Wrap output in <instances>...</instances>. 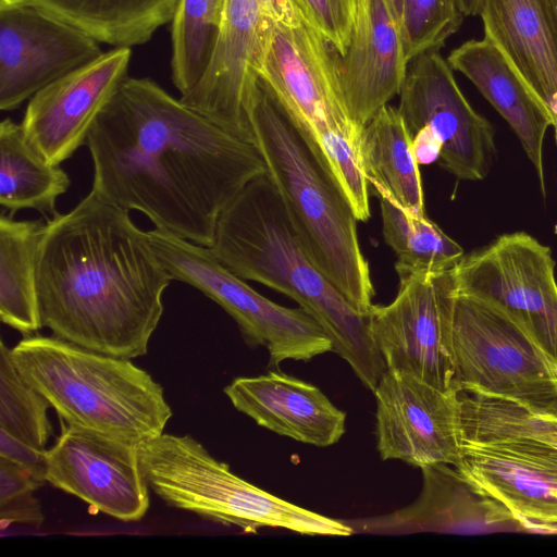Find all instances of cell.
I'll use <instances>...</instances> for the list:
<instances>
[{
  "label": "cell",
  "instance_id": "1",
  "mask_svg": "<svg viewBox=\"0 0 557 557\" xmlns=\"http://www.w3.org/2000/svg\"><path fill=\"white\" fill-rule=\"evenodd\" d=\"M91 190L210 247L225 207L267 168L257 148L149 78L126 77L87 135Z\"/></svg>",
  "mask_w": 557,
  "mask_h": 557
},
{
  "label": "cell",
  "instance_id": "2",
  "mask_svg": "<svg viewBox=\"0 0 557 557\" xmlns=\"http://www.w3.org/2000/svg\"><path fill=\"white\" fill-rule=\"evenodd\" d=\"M172 277L129 211L92 190L46 223L37 258L41 324L103 355L145 356Z\"/></svg>",
  "mask_w": 557,
  "mask_h": 557
},
{
  "label": "cell",
  "instance_id": "3",
  "mask_svg": "<svg viewBox=\"0 0 557 557\" xmlns=\"http://www.w3.org/2000/svg\"><path fill=\"white\" fill-rule=\"evenodd\" d=\"M209 248L239 277L293 298L322 327L332 351L374 392L386 366L371 336L368 314L313 263L268 173L249 182L221 212Z\"/></svg>",
  "mask_w": 557,
  "mask_h": 557
},
{
  "label": "cell",
  "instance_id": "4",
  "mask_svg": "<svg viewBox=\"0 0 557 557\" xmlns=\"http://www.w3.org/2000/svg\"><path fill=\"white\" fill-rule=\"evenodd\" d=\"M248 117L287 215L313 263L362 313L374 288L357 235V218L342 188L258 78Z\"/></svg>",
  "mask_w": 557,
  "mask_h": 557
},
{
  "label": "cell",
  "instance_id": "5",
  "mask_svg": "<svg viewBox=\"0 0 557 557\" xmlns=\"http://www.w3.org/2000/svg\"><path fill=\"white\" fill-rule=\"evenodd\" d=\"M459 475L523 524L557 523V411L459 392Z\"/></svg>",
  "mask_w": 557,
  "mask_h": 557
},
{
  "label": "cell",
  "instance_id": "6",
  "mask_svg": "<svg viewBox=\"0 0 557 557\" xmlns=\"http://www.w3.org/2000/svg\"><path fill=\"white\" fill-rule=\"evenodd\" d=\"M338 60L339 54L305 21L270 23L257 74L331 172L357 220L366 222L371 212L361 160L363 127L348 114Z\"/></svg>",
  "mask_w": 557,
  "mask_h": 557
},
{
  "label": "cell",
  "instance_id": "7",
  "mask_svg": "<svg viewBox=\"0 0 557 557\" xmlns=\"http://www.w3.org/2000/svg\"><path fill=\"white\" fill-rule=\"evenodd\" d=\"M11 358L67 424L140 444L161 435L172 417L162 386L131 359L34 335Z\"/></svg>",
  "mask_w": 557,
  "mask_h": 557
},
{
  "label": "cell",
  "instance_id": "8",
  "mask_svg": "<svg viewBox=\"0 0 557 557\" xmlns=\"http://www.w3.org/2000/svg\"><path fill=\"white\" fill-rule=\"evenodd\" d=\"M149 487L168 505L245 532L282 528L346 536L345 523L274 496L234 474L190 435L162 433L138 445Z\"/></svg>",
  "mask_w": 557,
  "mask_h": 557
},
{
  "label": "cell",
  "instance_id": "9",
  "mask_svg": "<svg viewBox=\"0 0 557 557\" xmlns=\"http://www.w3.org/2000/svg\"><path fill=\"white\" fill-rule=\"evenodd\" d=\"M450 338L457 391L557 411V360L505 308L454 286Z\"/></svg>",
  "mask_w": 557,
  "mask_h": 557
},
{
  "label": "cell",
  "instance_id": "10",
  "mask_svg": "<svg viewBox=\"0 0 557 557\" xmlns=\"http://www.w3.org/2000/svg\"><path fill=\"white\" fill-rule=\"evenodd\" d=\"M152 248L172 280L188 284L218 304L237 323L250 346L269 350L270 366L308 361L332 351L319 323L302 308L290 309L263 297L223 265L209 247L154 227Z\"/></svg>",
  "mask_w": 557,
  "mask_h": 557
},
{
  "label": "cell",
  "instance_id": "11",
  "mask_svg": "<svg viewBox=\"0 0 557 557\" xmlns=\"http://www.w3.org/2000/svg\"><path fill=\"white\" fill-rule=\"evenodd\" d=\"M396 298L373 305L369 329L386 370L417 377L438 389H456L450 323L451 269L399 281Z\"/></svg>",
  "mask_w": 557,
  "mask_h": 557
},
{
  "label": "cell",
  "instance_id": "12",
  "mask_svg": "<svg viewBox=\"0 0 557 557\" xmlns=\"http://www.w3.org/2000/svg\"><path fill=\"white\" fill-rule=\"evenodd\" d=\"M556 262L524 232L503 234L451 269L455 290L490 299L518 318L557 360Z\"/></svg>",
  "mask_w": 557,
  "mask_h": 557
},
{
  "label": "cell",
  "instance_id": "13",
  "mask_svg": "<svg viewBox=\"0 0 557 557\" xmlns=\"http://www.w3.org/2000/svg\"><path fill=\"white\" fill-rule=\"evenodd\" d=\"M408 65L398 111L410 133L426 127L441 144L440 165L458 180L481 181L496 153L495 129L468 102L438 51Z\"/></svg>",
  "mask_w": 557,
  "mask_h": 557
},
{
  "label": "cell",
  "instance_id": "14",
  "mask_svg": "<svg viewBox=\"0 0 557 557\" xmlns=\"http://www.w3.org/2000/svg\"><path fill=\"white\" fill-rule=\"evenodd\" d=\"M102 53L91 35L34 0H0V109L18 108Z\"/></svg>",
  "mask_w": 557,
  "mask_h": 557
},
{
  "label": "cell",
  "instance_id": "15",
  "mask_svg": "<svg viewBox=\"0 0 557 557\" xmlns=\"http://www.w3.org/2000/svg\"><path fill=\"white\" fill-rule=\"evenodd\" d=\"M138 445L62 421L60 436L47 450L46 481L95 511L139 521L150 498Z\"/></svg>",
  "mask_w": 557,
  "mask_h": 557
},
{
  "label": "cell",
  "instance_id": "16",
  "mask_svg": "<svg viewBox=\"0 0 557 557\" xmlns=\"http://www.w3.org/2000/svg\"><path fill=\"white\" fill-rule=\"evenodd\" d=\"M377 449L421 469L458 460L459 391L386 370L374 389Z\"/></svg>",
  "mask_w": 557,
  "mask_h": 557
},
{
  "label": "cell",
  "instance_id": "17",
  "mask_svg": "<svg viewBox=\"0 0 557 557\" xmlns=\"http://www.w3.org/2000/svg\"><path fill=\"white\" fill-rule=\"evenodd\" d=\"M256 0H225L206 73L180 100L232 135L251 144L248 111L268 26Z\"/></svg>",
  "mask_w": 557,
  "mask_h": 557
},
{
  "label": "cell",
  "instance_id": "18",
  "mask_svg": "<svg viewBox=\"0 0 557 557\" xmlns=\"http://www.w3.org/2000/svg\"><path fill=\"white\" fill-rule=\"evenodd\" d=\"M131 57V48L114 47L30 98L21 125L50 163L61 165L86 144L97 115L128 77Z\"/></svg>",
  "mask_w": 557,
  "mask_h": 557
},
{
  "label": "cell",
  "instance_id": "19",
  "mask_svg": "<svg viewBox=\"0 0 557 557\" xmlns=\"http://www.w3.org/2000/svg\"><path fill=\"white\" fill-rule=\"evenodd\" d=\"M338 63L348 114L364 127L399 95L409 65L384 0H356L350 39Z\"/></svg>",
  "mask_w": 557,
  "mask_h": 557
},
{
  "label": "cell",
  "instance_id": "20",
  "mask_svg": "<svg viewBox=\"0 0 557 557\" xmlns=\"http://www.w3.org/2000/svg\"><path fill=\"white\" fill-rule=\"evenodd\" d=\"M224 393L257 424L295 441L326 447L345 433L346 413L317 386L285 373L237 377Z\"/></svg>",
  "mask_w": 557,
  "mask_h": 557
},
{
  "label": "cell",
  "instance_id": "21",
  "mask_svg": "<svg viewBox=\"0 0 557 557\" xmlns=\"http://www.w3.org/2000/svg\"><path fill=\"white\" fill-rule=\"evenodd\" d=\"M493 42L557 123V36L544 0H480Z\"/></svg>",
  "mask_w": 557,
  "mask_h": 557
},
{
  "label": "cell",
  "instance_id": "22",
  "mask_svg": "<svg viewBox=\"0 0 557 557\" xmlns=\"http://www.w3.org/2000/svg\"><path fill=\"white\" fill-rule=\"evenodd\" d=\"M447 62L463 74L517 135L545 193L543 143L552 119L500 50L485 37L454 49Z\"/></svg>",
  "mask_w": 557,
  "mask_h": 557
},
{
  "label": "cell",
  "instance_id": "23",
  "mask_svg": "<svg viewBox=\"0 0 557 557\" xmlns=\"http://www.w3.org/2000/svg\"><path fill=\"white\" fill-rule=\"evenodd\" d=\"M361 160L369 189L377 197L386 196L403 209L425 215L412 137L398 108L385 106L363 127Z\"/></svg>",
  "mask_w": 557,
  "mask_h": 557
},
{
  "label": "cell",
  "instance_id": "24",
  "mask_svg": "<svg viewBox=\"0 0 557 557\" xmlns=\"http://www.w3.org/2000/svg\"><path fill=\"white\" fill-rule=\"evenodd\" d=\"M71 185L67 173L50 163L27 139L21 124H0V206L12 216L34 209L46 218L57 214L59 196Z\"/></svg>",
  "mask_w": 557,
  "mask_h": 557
},
{
  "label": "cell",
  "instance_id": "25",
  "mask_svg": "<svg viewBox=\"0 0 557 557\" xmlns=\"http://www.w3.org/2000/svg\"><path fill=\"white\" fill-rule=\"evenodd\" d=\"M46 224L0 216V318L29 336L42 327L37 287V258Z\"/></svg>",
  "mask_w": 557,
  "mask_h": 557
},
{
  "label": "cell",
  "instance_id": "26",
  "mask_svg": "<svg viewBox=\"0 0 557 557\" xmlns=\"http://www.w3.org/2000/svg\"><path fill=\"white\" fill-rule=\"evenodd\" d=\"M44 9L113 47L144 45L172 22L180 0H34Z\"/></svg>",
  "mask_w": 557,
  "mask_h": 557
},
{
  "label": "cell",
  "instance_id": "27",
  "mask_svg": "<svg viewBox=\"0 0 557 557\" xmlns=\"http://www.w3.org/2000/svg\"><path fill=\"white\" fill-rule=\"evenodd\" d=\"M383 236L397 255L399 281L412 275L442 273L463 257L462 247L426 215L411 213L386 196H380Z\"/></svg>",
  "mask_w": 557,
  "mask_h": 557
},
{
  "label": "cell",
  "instance_id": "28",
  "mask_svg": "<svg viewBox=\"0 0 557 557\" xmlns=\"http://www.w3.org/2000/svg\"><path fill=\"white\" fill-rule=\"evenodd\" d=\"M225 0H180L171 24L172 81L181 97L201 79L218 39Z\"/></svg>",
  "mask_w": 557,
  "mask_h": 557
},
{
  "label": "cell",
  "instance_id": "29",
  "mask_svg": "<svg viewBox=\"0 0 557 557\" xmlns=\"http://www.w3.org/2000/svg\"><path fill=\"white\" fill-rule=\"evenodd\" d=\"M50 403L18 372L11 349L0 347V429L39 449L52 433L48 419Z\"/></svg>",
  "mask_w": 557,
  "mask_h": 557
},
{
  "label": "cell",
  "instance_id": "30",
  "mask_svg": "<svg viewBox=\"0 0 557 557\" xmlns=\"http://www.w3.org/2000/svg\"><path fill=\"white\" fill-rule=\"evenodd\" d=\"M463 17L457 0H404L400 37L408 64L425 52L438 51Z\"/></svg>",
  "mask_w": 557,
  "mask_h": 557
},
{
  "label": "cell",
  "instance_id": "31",
  "mask_svg": "<svg viewBox=\"0 0 557 557\" xmlns=\"http://www.w3.org/2000/svg\"><path fill=\"white\" fill-rule=\"evenodd\" d=\"M301 18L342 55L349 42L356 0H292Z\"/></svg>",
  "mask_w": 557,
  "mask_h": 557
},
{
  "label": "cell",
  "instance_id": "32",
  "mask_svg": "<svg viewBox=\"0 0 557 557\" xmlns=\"http://www.w3.org/2000/svg\"><path fill=\"white\" fill-rule=\"evenodd\" d=\"M0 457L14 461L42 482L46 481L47 450L33 447L0 429Z\"/></svg>",
  "mask_w": 557,
  "mask_h": 557
},
{
  "label": "cell",
  "instance_id": "33",
  "mask_svg": "<svg viewBox=\"0 0 557 557\" xmlns=\"http://www.w3.org/2000/svg\"><path fill=\"white\" fill-rule=\"evenodd\" d=\"M44 483L25 467L0 457V504L23 494L34 493Z\"/></svg>",
  "mask_w": 557,
  "mask_h": 557
},
{
  "label": "cell",
  "instance_id": "34",
  "mask_svg": "<svg viewBox=\"0 0 557 557\" xmlns=\"http://www.w3.org/2000/svg\"><path fill=\"white\" fill-rule=\"evenodd\" d=\"M1 527L22 523L38 528L44 521L40 504L27 493L0 504Z\"/></svg>",
  "mask_w": 557,
  "mask_h": 557
},
{
  "label": "cell",
  "instance_id": "35",
  "mask_svg": "<svg viewBox=\"0 0 557 557\" xmlns=\"http://www.w3.org/2000/svg\"><path fill=\"white\" fill-rule=\"evenodd\" d=\"M411 137L413 153L419 165L438 161L441 144L429 128H420Z\"/></svg>",
  "mask_w": 557,
  "mask_h": 557
},
{
  "label": "cell",
  "instance_id": "36",
  "mask_svg": "<svg viewBox=\"0 0 557 557\" xmlns=\"http://www.w3.org/2000/svg\"><path fill=\"white\" fill-rule=\"evenodd\" d=\"M400 32L404 0H384Z\"/></svg>",
  "mask_w": 557,
  "mask_h": 557
},
{
  "label": "cell",
  "instance_id": "37",
  "mask_svg": "<svg viewBox=\"0 0 557 557\" xmlns=\"http://www.w3.org/2000/svg\"><path fill=\"white\" fill-rule=\"evenodd\" d=\"M465 16H473L479 13L480 0H457Z\"/></svg>",
  "mask_w": 557,
  "mask_h": 557
},
{
  "label": "cell",
  "instance_id": "38",
  "mask_svg": "<svg viewBox=\"0 0 557 557\" xmlns=\"http://www.w3.org/2000/svg\"><path fill=\"white\" fill-rule=\"evenodd\" d=\"M545 7L557 36V0H544Z\"/></svg>",
  "mask_w": 557,
  "mask_h": 557
},
{
  "label": "cell",
  "instance_id": "39",
  "mask_svg": "<svg viewBox=\"0 0 557 557\" xmlns=\"http://www.w3.org/2000/svg\"><path fill=\"white\" fill-rule=\"evenodd\" d=\"M553 127H554V131H555V140H556V144H557V123H555L553 125Z\"/></svg>",
  "mask_w": 557,
  "mask_h": 557
}]
</instances>
